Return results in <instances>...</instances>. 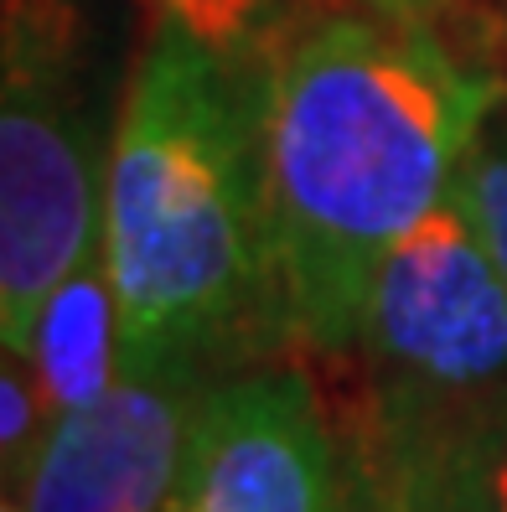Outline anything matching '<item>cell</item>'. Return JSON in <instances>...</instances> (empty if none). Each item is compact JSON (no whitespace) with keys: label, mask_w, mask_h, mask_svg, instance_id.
<instances>
[{"label":"cell","mask_w":507,"mask_h":512,"mask_svg":"<svg viewBox=\"0 0 507 512\" xmlns=\"http://www.w3.org/2000/svg\"><path fill=\"white\" fill-rule=\"evenodd\" d=\"M249 63L264 352L342 363L378 264L507 109V73L466 0H301Z\"/></svg>","instance_id":"cell-1"},{"label":"cell","mask_w":507,"mask_h":512,"mask_svg":"<svg viewBox=\"0 0 507 512\" xmlns=\"http://www.w3.org/2000/svg\"><path fill=\"white\" fill-rule=\"evenodd\" d=\"M99 249L119 373L207 378L264 352V197L254 63L151 21L104 150Z\"/></svg>","instance_id":"cell-2"},{"label":"cell","mask_w":507,"mask_h":512,"mask_svg":"<svg viewBox=\"0 0 507 512\" xmlns=\"http://www.w3.org/2000/svg\"><path fill=\"white\" fill-rule=\"evenodd\" d=\"M337 368L352 383L326 388L332 414L383 440H430L507 404V275L456 187L378 264Z\"/></svg>","instance_id":"cell-3"},{"label":"cell","mask_w":507,"mask_h":512,"mask_svg":"<svg viewBox=\"0 0 507 512\" xmlns=\"http://www.w3.org/2000/svg\"><path fill=\"white\" fill-rule=\"evenodd\" d=\"M104 161L78 94V0L6 6L0 94V331L26 352L52 290L99 249Z\"/></svg>","instance_id":"cell-4"},{"label":"cell","mask_w":507,"mask_h":512,"mask_svg":"<svg viewBox=\"0 0 507 512\" xmlns=\"http://www.w3.org/2000/svg\"><path fill=\"white\" fill-rule=\"evenodd\" d=\"M166 512H347V456L306 363L207 378Z\"/></svg>","instance_id":"cell-5"},{"label":"cell","mask_w":507,"mask_h":512,"mask_svg":"<svg viewBox=\"0 0 507 512\" xmlns=\"http://www.w3.org/2000/svg\"><path fill=\"white\" fill-rule=\"evenodd\" d=\"M202 383L187 373H119L99 399L52 419L6 492L26 512H166Z\"/></svg>","instance_id":"cell-6"},{"label":"cell","mask_w":507,"mask_h":512,"mask_svg":"<svg viewBox=\"0 0 507 512\" xmlns=\"http://www.w3.org/2000/svg\"><path fill=\"white\" fill-rule=\"evenodd\" d=\"M16 357H26V368L37 373L52 414L99 399L119 378V300L104 249H94L52 290L32 326V342Z\"/></svg>","instance_id":"cell-7"},{"label":"cell","mask_w":507,"mask_h":512,"mask_svg":"<svg viewBox=\"0 0 507 512\" xmlns=\"http://www.w3.org/2000/svg\"><path fill=\"white\" fill-rule=\"evenodd\" d=\"M337 430L394 456L440 502V512H507V404L430 440H383L357 425H342V419Z\"/></svg>","instance_id":"cell-8"},{"label":"cell","mask_w":507,"mask_h":512,"mask_svg":"<svg viewBox=\"0 0 507 512\" xmlns=\"http://www.w3.org/2000/svg\"><path fill=\"white\" fill-rule=\"evenodd\" d=\"M301 0H145L151 21H171L207 47L249 57Z\"/></svg>","instance_id":"cell-9"},{"label":"cell","mask_w":507,"mask_h":512,"mask_svg":"<svg viewBox=\"0 0 507 512\" xmlns=\"http://www.w3.org/2000/svg\"><path fill=\"white\" fill-rule=\"evenodd\" d=\"M456 197L466 202L471 223L482 228L487 249L497 254L502 275H507V109L471 145V156L456 176Z\"/></svg>","instance_id":"cell-10"},{"label":"cell","mask_w":507,"mask_h":512,"mask_svg":"<svg viewBox=\"0 0 507 512\" xmlns=\"http://www.w3.org/2000/svg\"><path fill=\"white\" fill-rule=\"evenodd\" d=\"M52 404L42 394L37 373L26 368V357L6 352V368H0V461H6V487L26 471V461L37 456V445L52 430Z\"/></svg>","instance_id":"cell-11"},{"label":"cell","mask_w":507,"mask_h":512,"mask_svg":"<svg viewBox=\"0 0 507 512\" xmlns=\"http://www.w3.org/2000/svg\"><path fill=\"white\" fill-rule=\"evenodd\" d=\"M342 456H347V512H440V502L394 456H383V450L352 435H342Z\"/></svg>","instance_id":"cell-12"},{"label":"cell","mask_w":507,"mask_h":512,"mask_svg":"<svg viewBox=\"0 0 507 512\" xmlns=\"http://www.w3.org/2000/svg\"><path fill=\"white\" fill-rule=\"evenodd\" d=\"M0 512H26V507H21V497H16V492H6V502H0Z\"/></svg>","instance_id":"cell-13"}]
</instances>
